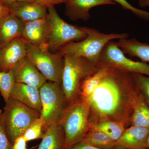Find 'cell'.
<instances>
[{"label":"cell","instance_id":"35","mask_svg":"<svg viewBox=\"0 0 149 149\" xmlns=\"http://www.w3.org/2000/svg\"><path fill=\"white\" fill-rule=\"evenodd\" d=\"M146 146L147 149H149V133L147 137L146 142Z\"/></svg>","mask_w":149,"mask_h":149},{"label":"cell","instance_id":"12","mask_svg":"<svg viewBox=\"0 0 149 149\" xmlns=\"http://www.w3.org/2000/svg\"><path fill=\"white\" fill-rule=\"evenodd\" d=\"M11 70L15 83L33 85L40 89L47 81L27 56L17 63Z\"/></svg>","mask_w":149,"mask_h":149},{"label":"cell","instance_id":"21","mask_svg":"<svg viewBox=\"0 0 149 149\" xmlns=\"http://www.w3.org/2000/svg\"><path fill=\"white\" fill-rule=\"evenodd\" d=\"M83 140L88 145L97 148H116V141L99 130L89 129Z\"/></svg>","mask_w":149,"mask_h":149},{"label":"cell","instance_id":"5","mask_svg":"<svg viewBox=\"0 0 149 149\" xmlns=\"http://www.w3.org/2000/svg\"><path fill=\"white\" fill-rule=\"evenodd\" d=\"M47 10L48 49L51 52L56 53L67 44L88 36V27L68 24L60 17L54 6L48 7Z\"/></svg>","mask_w":149,"mask_h":149},{"label":"cell","instance_id":"1","mask_svg":"<svg viewBox=\"0 0 149 149\" xmlns=\"http://www.w3.org/2000/svg\"><path fill=\"white\" fill-rule=\"evenodd\" d=\"M107 66L106 73L85 100L90 113H93L98 122L109 120L131 124L133 107L140 95L133 73Z\"/></svg>","mask_w":149,"mask_h":149},{"label":"cell","instance_id":"14","mask_svg":"<svg viewBox=\"0 0 149 149\" xmlns=\"http://www.w3.org/2000/svg\"><path fill=\"white\" fill-rule=\"evenodd\" d=\"M10 97L41 113L42 103L39 88L33 85L15 83Z\"/></svg>","mask_w":149,"mask_h":149},{"label":"cell","instance_id":"34","mask_svg":"<svg viewBox=\"0 0 149 149\" xmlns=\"http://www.w3.org/2000/svg\"><path fill=\"white\" fill-rule=\"evenodd\" d=\"M138 1L141 7H149V0H138Z\"/></svg>","mask_w":149,"mask_h":149},{"label":"cell","instance_id":"32","mask_svg":"<svg viewBox=\"0 0 149 149\" xmlns=\"http://www.w3.org/2000/svg\"><path fill=\"white\" fill-rule=\"evenodd\" d=\"M10 13V8L0 0V22Z\"/></svg>","mask_w":149,"mask_h":149},{"label":"cell","instance_id":"25","mask_svg":"<svg viewBox=\"0 0 149 149\" xmlns=\"http://www.w3.org/2000/svg\"><path fill=\"white\" fill-rule=\"evenodd\" d=\"M44 121L42 118L40 117L35 120L26 130L23 137L27 142L42 139L44 134L42 132Z\"/></svg>","mask_w":149,"mask_h":149},{"label":"cell","instance_id":"30","mask_svg":"<svg viewBox=\"0 0 149 149\" xmlns=\"http://www.w3.org/2000/svg\"><path fill=\"white\" fill-rule=\"evenodd\" d=\"M68 149H101L95 148L90 146L86 143L83 140L77 143L74 144L72 146L70 147ZM115 149H127L123 148H117Z\"/></svg>","mask_w":149,"mask_h":149},{"label":"cell","instance_id":"26","mask_svg":"<svg viewBox=\"0 0 149 149\" xmlns=\"http://www.w3.org/2000/svg\"><path fill=\"white\" fill-rule=\"evenodd\" d=\"M133 74L139 93L149 107V76L140 73Z\"/></svg>","mask_w":149,"mask_h":149},{"label":"cell","instance_id":"28","mask_svg":"<svg viewBox=\"0 0 149 149\" xmlns=\"http://www.w3.org/2000/svg\"><path fill=\"white\" fill-rule=\"evenodd\" d=\"M0 149H12V145L9 140L6 131L3 111L0 110Z\"/></svg>","mask_w":149,"mask_h":149},{"label":"cell","instance_id":"37","mask_svg":"<svg viewBox=\"0 0 149 149\" xmlns=\"http://www.w3.org/2000/svg\"><path fill=\"white\" fill-rule=\"evenodd\" d=\"M1 46H0V50H1Z\"/></svg>","mask_w":149,"mask_h":149},{"label":"cell","instance_id":"36","mask_svg":"<svg viewBox=\"0 0 149 149\" xmlns=\"http://www.w3.org/2000/svg\"><path fill=\"white\" fill-rule=\"evenodd\" d=\"M64 1H65V2H66L67 1H68V0H64Z\"/></svg>","mask_w":149,"mask_h":149},{"label":"cell","instance_id":"2","mask_svg":"<svg viewBox=\"0 0 149 149\" xmlns=\"http://www.w3.org/2000/svg\"><path fill=\"white\" fill-rule=\"evenodd\" d=\"M62 76L61 86L69 104L80 98V90L84 80L97 70L95 64L83 57L65 55Z\"/></svg>","mask_w":149,"mask_h":149},{"label":"cell","instance_id":"27","mask_svg":"<svg viewBox=\"0 0 149 149\" xmlns=\"http://www.w3.org/2000/svg\"><path fill=\"white\" fill-rule=\"evenodd\" d=\"M116 3L120 4L123 8L130 11L134 15L144 20H149V12L139 9L130 4L127 0H113Z\"/></svg>","mask_w":149,"mask_h":149},{"label":"cell","instance_id":"17","mask_svg":"<svg viewBox=\"0 0 149 149\" xmlns=\"http://www.w3.org/2000/svg\"><path fill=\"white\" fill-rule=\"evenodd\" d=\"M24 23L10 13L0 22L1 48L15 39L21 37Z\"/></svg>","mask_w":149,"mask_h":149},{"label":"cell","instance_id":"23","mask_svg":"<svg viewBox=\"0 0 149 149\" xmlns=\"http://www.w3.org/2000/svg\"><path fill=\"white\" fill-rule=\"evenodd\" d=\"M105 65L99 63L97 70L94 74L84 80L80 90V98L86 100L92 95L107 70Z\"/></svg>","mask_w":149,"mask_h":149},{"label":"cell","instance_id":"33","mask_svg":"<svg viewBox=\"0 0 149 149\" xmlns=\"http://www.w3.org/2000/svg\"><path fill=\"white\" fill-rule=\"evenodd\" d=\"M3 3L10 8L15 3L19 2H34V0H1Z\"/></svg>","mask_w":149,"mask_h":149},{"label":"cell","instance_id":"29","mask_svg":"<svg viewBox=\"0 0 149 149\" xmlns=\"http://www.w3.org/2000/svg\"><path fill=\"white\" fill-rule=\"evenodd\" d=\"M27 142L23 136L19 137L13 142L12 149H27Z\"/></svg>","mask_w":149,"mask_h":149},{"label":"cell","instance_id":"15","mask_svg":"<svg viewBox=\"0 0 149 149\" xmlns=\"http://www.w3.org/2000/svg\"><path fill=\"white\" fill-rule=\"evenodd\" d=\"M10 13L24 23L40 19L46 18L48 7L36 2H19L10 8Z\"/></svg>","mask_w":149,"mask_h":149},{"label":"cell","instance_id":"24","mask_svg":"<svg viewBox=\"0 0 149 149\" xmlns=\"http://www.w3.org/2000/svg\"><path fill=\"white\" fill-rule=\"evenodd\" d=\"M12 70L8 72L0 71V92L6 102L10 97V95L15 83Z\"/></svg>","mask_w":149,"mask_h":149},{"label":"cell","instance_id":"4","mask_svg":"<svg viewBox=\"0 0 149 149\" xmlns=\"http://www.w3.org/2000/svg\"><path fill=\"white\" fill-rule=\"evenodd\" d=\"M128 37L127 33L104 34L88 27V36L85 39L77 42H71L56 53L62 57L65 55L83 57L93 63L98 64L102 51L109 42Z\"/></svg>","mask_w":149,"mask_h":149},{"label":"cell","instance_id":"11","mask_svg":"<svg viewBox=\"0 0 149 149\" xmlns=\"http://www.w3.org/2000/svg\"><path fill=\"white\" fill-rule=\"evenodd\" d=\"M49 32L47 17L24 23L21 37L27 43L42 49L49 50Z\"/></svg>","mask_w":149,"mask_h":149},{"label":"cell","instance_id":"20","mask_svg":"<svg viewBox=\"0 0 149 149\" xmlns=\"http://www.w3.org/2000/svg\"><path fill=\"white\" fill-rule=\"evenodd\" d=\"M131 125L149 128V107L140 93L133 107Z\"/></svg>","mask_w":149,"mask_h":149},{"label":"cell","instance_id":"10","mask_svg":"<svg viewBox=\"0 0 149 149\" xmlns=\"http://www.w3.org/2000/svg\"><path fill=\"white\" fill-rule=\"evenodd\" d=\"M27 43L22 37H19L1 48L0 71L8 72L26 56Z\"/></svg>","mask_w":149,"mask_h":149},{"label":"cell","instance_id":"31","mask_svg":"<svg viewBox=\"0 0 149 149\" xmlns=\"http://www.w3.org/2000/svg\"><path fill=\"white\" fill-rule=\"evenodd\" d=\"M34 2L47 6V7L54 6L65 3L64 0H34Z\"/></svg>","mask_w":149,"mask_h":149},{"label":"cell","instance_id":"7","mask_svg":"<svg viewBox=\"0 0 149 149\" xmlns=\"http://www.w3.org/2000/svg\"><path fill=\"white\" fill-rule=\"evenodd\" d=\"M42 103L41 116L44 121L45 131L50 125L61 121L69 104L61 84L46 82L39 89Z\"/></svg>","mask_w":149,"mask_h":149},{"label":"cell","instance_id":"8","mask_svg":"<svg viewBox=\"0 0 149 149\" xmlns=\"http://www.w3.org/2000/svg\"><path fill=\"white\" fill-rule=\"evenodd\" d=\"M27 56L47 80L61 84L64 58L27 43Z\"/></svg>","mask_w":149,"mask_h":149},{"label":"cell","instance_id":"9","mask_svg":"<svg viewBox=\"0 0 149 149\" xmlns=\"http://www.w3.org/2000/svg\"><path fill=\"white\" fill-rule=\"evenodd\" d=\"M99 63L131 73L149 76V65L128 58L116 42L110 41L102 51Z\"/></svg>","mask_w":149,"mask_h":149},{"label":"cell","instance_id":"6","mask_svg":"<svg viewBox=\"0 0 149 149\" xmlns=\"http://www.w3.org/2000/svg\"><path fill=\"white\" fill-rule=\"evenodd\" d=\"M41 116L39 112L10 97L6 102L3 117L8 139L13 143Z\"/></svg>","mask_w":149,"mask_h":149},{"label":"cell","instance_id":"19","mask_svg":"<svg viewBox=\"0 0 149 149\" xmlns=\"http://www.w3.org/2000/svg\"><path fill=\"white\" fill-rule=\"evenodd\" d=\"M116 43L124 54L138 58L143 62H149V44L141 42L135 39L127 38L119 39Z\"/></svg>","mask_w":149,"mask_h":149},{"label":"cell","instance_id":"13","mask_svg":"<svg viewBox=\"0 0 149 149\" xmlns=\"http://www.w3.org/2000/svg\"><path fill=\"white\" fill-rule=\"evenodd\" d=\"M65 3V13L73 21L88 20L91 17L90 10L93 7L116 4L113 0H68Z\"/></svg>","mask_w":149,"mask_h":149},{"label":"cell","instance_id":"3","mask_svg":"<svg viewBox=\"0 0 149 149\" xmlns=\"http://www.w3.org/2000/svg\"><path fill=\"white\" fill-rule=\"evenodd\" d=\"M90 112L88 102L80 97L68 107L59 122L64 130L65 149L84 139L90 129Z\"/></svg>","mask_w":149,"mask_h":149},{"label":"cell","instance_id":"16","mask_svg":"<svg viewBox=\"0 0 149 149\" xmlns=\"http://www.w3.org/2000/svg\"><path fill=\"white\" fill-rule=\"evenodd\" d=\"M149 133V128L131 125L116 141V148L147 149L146 142Z\"/></svg>","mask_w":149,"mask_h":149},{"label":"cell","instance_id":"18","mask_svg":"<svg viewBox=\"0 0 149 149\" xmlns=\"http://www.w3.org/2000/svg\"><path fill=\"white\" fill-rule=\"evenodd\" d=\"M37 149H65L64 130L59 123L46 130Z\"/></svg>","mask_w":149,"mask_h":149},{"label":"cell","instance_id":"22","mask_svg":"<svg viewBox=\"0 0 149 149\" xmlns=\"http://www.w3.org/2000/svg\"><path fill=\"white\" fill-rule=\"evenodd\" d=\"M90 129L103 132L116 142L120 139L125 129L122 123L109 120L91 123Z\"/></svg>","mask_w":149,"mask_h":149}]
</instances>
